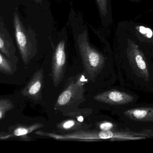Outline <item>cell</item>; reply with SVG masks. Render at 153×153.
I'll list each match as a JSON object with an SVG mask.
<instances>
[{"mask_svg":"<svg viewBox=\"0 0 153 153\" xmlns=\"http://www.w3.org/2000/svg\"><path fill=\"white\" fill-rule=\"evenodd\" d=\"M24 69L19 66V61L8 59L0 52V84L22 85Z\"/></svg>","mask_w":153,"mask_h":153,"instance_id":"obj_4","label":"cell"},{"mask_svg":"<svg viewBox=\"0 0 153 153\" xmlns=\"http://www.w3.org/2000/svg\"><path fill=\"white\" fill-rule=\"evenodd\" d=\"M44 83V73L42 69L33 74L28 82L18 90L14 95L21 100L24 99L34 101L42 99V90Z\"/></svg>","mask_w":153,"mask_h":153,"instance_id":"obj_6","label":"cell"},{"mask_svg":"<svg viewBox=\"0 0 153 153\" xmlns=\"http://www.w3.org/2000/svg\"><path fill=\"white\" fill-rule=\"evenodd\" d=\"M19 120L15 123L9 127L4 132L10 133L11 135L17 137H25L31 132L44 126V125L41 123H35L31 125H20Z\"/></svg>","mask_w":153,"mask_h":153,"instance_id":"obj_10","label":"cell"},{"mask_svg":"<svg viewBox=\"0 0 153 153\" xmlns=\"http://www.w3.org/2000/svg\"><path fill=\"white\" fill-rule=\"evenodd\" d=\"M82 84L78 82L76 83L74 81L71 82L68 85L66 89L59 95L55 108H57L59 107H64L70 104L71 99H74L78 89H80Z\"/></svg>","mask_w":153,"mask_h":153,"instance_id":"obj_12","label":"cell"},{"mask_svg":"<svg viewBox=\"0 0 153 153\" xmlns=\"http://www.w3.org/2000/svg\"><path fill=\"white\" fill-rule=\"evenodd\" d=\"M148 28H145L143 26H141L139 28V31L142 34H146L147 31H148Z\"/></svg>","mask_w":153,"mask_h":153,"instance_id":"obj_17","label":"cell"},{"mask_svg":"<svg viewBox=\"0 0 153 153\" xmlns=\"http://www.w3.org/2000/svg\"><path fill=\"white\" fill-rule=\"evenodd\" d=\"M148 131L135 132L132 131H116V130H77L69 134H57L47 133L42 131L35 132L36 134L47 137L56 140L61 141H95L100 140H110L111 141H134L141 140L149 138L150 135Z\"/></svg>","mask_w":153,"mask_h":153,"instance_id":"obj_1","label":"cell"},{"mask_svg":"<svg viewBox=\"0 0 153 153\" xmlns=\"http://www.w3.org/2000/svg\"><path fill=\"white\" fill-rule=\"evenodd\" d=\"M34 1H39V0H34Z\"/></svg>","mask_w":153,"mask_h":153,"instance_id":"obj_20","label":"cell"},{"mask_svg":"<svg viewBox=\"0 0 153 153\" xmlns=\"http://www.w3.org/2000/svg\"><path fill=\"white\" fill-rule=\"evenodd\" d=\"M14 46L6 36L0 32V52L8 59L14 61H19L18 57L15 55Z\"/></svg>","mask_w":153,"mask_h":153,"instance_id":"obj_13","label":"cell"},{"mask_svg":"<svg viewBox=\"0 0 153 153\" xmlns=\"http://www.w3.org/2000/svg\"><path fill=\"white\" fill-rule=\"evenodd\" d=\"M152 35L153 32L152 30L151 29L148 28V31H147V33H146V36H147V37L150 38L152 37Z\"/></svg>","mask_w":153,"mask_h":153,"instance_id":"obj_18","label":"cell"},{"mask_svg":"<svg viewBox=\"0 0 153 153\" xmlns=\"http://www.w3.org/2000/svg\"><path fill=\"white\" fill-rule=\"evenodd\" d=\"M13 25L17 46L22 63L24 66L28 65L34 55L32 44L27 30L23 26L20 18L16 12L14 13Z\"/></svg>","mask_w":153,"mask_h":153,"instance_id":"obj_5","label":"cell"},{"mask_svg":"<svg viewBox=\"0 0 153 153\" xmlns=\"http://www.w3.org/2000/svg\"><path fill=\"white\" fill-rule=\"evenodd\" d=\"M99 10L102 15H107L108 12V0H96Z\"/></svg>","mask_w":153,"mask_h":153,"instance_id":"obj_15","label":"cell"},{"mask_svg":"<svg viewBox=\"0 0 153 153\" xmlns=\"http://www.w3.org/2000/svg\"><path fill=\"white\" fill-rule=\"evenodd\" d=\"M66 63L65 42L62 40L56 48L52 61V76L55 87L59 85L63 78Z\"/></svg>","mask_w":153,"mask_h":153,"instance_id":"obj_7","label":"cell"},{"mask_svg":"<svg viewBox=\"0 0 153 153\" xmlns=\"http://www.w3.org/2000/svg\"><path fill=\"white\" fill-rule=\"evenodd\" d=\"M132 58V66L134 71L145 81H149L150 72L148 66L143 56L137 51H135Z\"/></svg>","mask_w":153,"mask_h":153,"instance_id":"obj_11","label":"cell"},{"mask_svg":"<svg viewBox=\"0 0 153 153\" xmlns=\"http://www.w3.org/2000/svg\"><path fill=\"white\" fill-rule=\"evenodd\" d=\"M128 118L140 122H153V107H143L128 110L124 112Z\"/></svg>","mask_w":153,"mask_h":153,"instance_id":"obj_9","label":"cell"},{"mask_svg":"<svg viewBox=\"0 0 153 153\" xmlns=\"http://www.w3.org/2000/svg\"><path fill=\"white\" fill-rule=\"evenodd\" d=\"M80 127L81 124L79 121L69 119L59 123L57 125V128L62 131H74L77 130Z\"/></svg>","mask_w":153,"mask_h":153,"instance_id":"obj_14","label":"cell"},{"mask_svg":"<svg viewBox=\"0 0 153 153\" xmlns=\"http://www.w3.org/2000/svg\"><path fill=\"white\" fill-rule=\"evenodd\" d=\"M22 110L21 100L15 95H0V132L18 121Z\"/></svg>","mask_w":153,"mask_h":153,"instance_id":"obj_3","label":"cell"},{"mask_svg":"<svg viewBox=\"0 0 153 153\" xmlns=\"http://www.w3.org/2000/svg\"><path fill=\"white\" fill-rule=\"evenodd\" d=\"M78 46L85 72L90 79L94 82L105 65V58L91 46L85 31L79 37Z\"/></svg>","mask_w":153,"mask_h":153,"instance_id":"obj_2","label":"cell"},{"mask_svg":"<svg viewBox=\"0 0 153 153\" xmlns=\"http://www.w3.org/2000/svg\"><path fill=\"white\" fill-rule=\"evenodd\" d=\"M99 102L112 105H122L133 102L134 98L131 94L117 90L107 91L94 97Z\"/></svg>","mask_w":153,"mask_h":153,"instance_id":"obj_8","label":"cell"},{"mask_svg":"<svg viewBox=\"0 0 153 153\" xmlns=\"http://www.w3.org/2000/svg\"><path fill=\"white\" fill-rule=\"evenodd\" d=\"M77 121H79L80 122H83L84 120V118L82 116H79L78 117H77Z\"/></svg>","mask_w":153,"mask_h":153,"instance_id":"obj_19","label":"cell"},{"mask_svg":"<svg viewBox=\"0 0 153 153\" xmlns=\"http://www.w3.org/2000/svg\"><path fill=\"white\" fill-rule=\"evenodd\" d=\"M99 128L101 130L103 131H108V130H114V125L112 123L107 121L102 122L98 125Z\"/></svg>","mask_w":153,"mask_h":153,"instance_id":"obj_16","label":"cell"}]
</instances>
